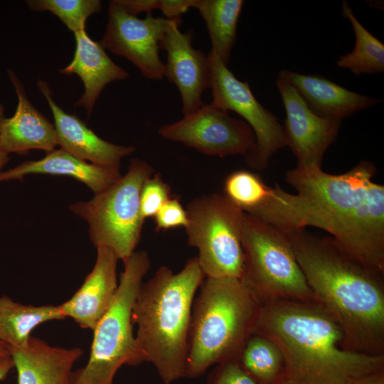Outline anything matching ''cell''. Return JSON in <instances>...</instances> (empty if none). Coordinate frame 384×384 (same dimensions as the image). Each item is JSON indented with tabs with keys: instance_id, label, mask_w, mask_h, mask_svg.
Returning <instances> with one entry per match:
<instances>
[{
	"instance_id": "cell-13",
	"label": "cell",
	"mask_w": 384,
	"mask_h": 384,
	"mask_svg": "<svg viewBox=\"0 0 384 384\" xmlns=\"http://www.w3.org/2000/svg\"><path fill=\"white\" fill-rule=\"evenodd\" d=\"M276 84L286 112V146L296 157L297 166L321 168L325 152L336 141L342 121L316 114L284 79L278 76Z\"/></svg>"
},
{
	"instance_id": "cell-8",
	"label": "cell",
	"mask_w": 384,
	"mask_h": 384,
	"mask_svg": "<svg viewBox=\"0 0 384 384\" xmlns=\"http://www.w3.org/2000/svg\"><path fill=\"white\" fill-rule=\"evenodd\" d=\"M153 168L139 159L130 161L128 171L115 183L88 201H78L70 210L86 220L90 238L96 247L104 246L125 263L139 242L144 220L140 194Z\"/></svg>"
},
{
	"instance_id": "cell-32",
	"label": "cell",
	"mask_w": 384,
	"mask_h": 384,
	"mask_svg": "<svg viewBox=\"0 0 384 384\" xmlns=\"http://www.w3.org/2000/svg\"><path fill=\"white\" fill-rule=\"evenodd\" d=\"M115 2L122 7L129 14L137 16L141 12L151 11L159 9L160 0H114Z\"/></svg>"
},
{
	"instance_id": "cell-6",
	"label": "cell",
	"mask_w": 384,
	"mask_h": 384,
	"mask_svg": "<svg viewBox=\"0 0 384 384\" xmlns=\"http://www.w3.org/2000/svg\"><path fill=\"white\" fill-rule=\"evenodd\" d=\"M240 281L260 304L276 300L316 302L286 233L244 213Z\"/></svg>"
},
{
	"instance_id": "cell-34",
	"label": "cell",
	"mask_w": 384,
	"mask_h": 384,
	"mask_svg": "<svg viewBox=\"0 0 384 384\" xmlns=\"http://www.w3.org/2000/svg\"><path fill=\"white\" fill-rule=\"evenodd\" d=\"M14 368L11 356L0 358V382L4 380L10 370Z\"/></svg>"
},
{
	"instance_id": "cell-30",
	"label": "cell",
	"mask_w": 384,
	"mask_h": 384,
	"mask_svg": "<svg viewBox=\"0 0 384 384\" xmlns=\"http://www.w3.org/2000/svg\"><path fill=\"white\" fill-rule=\"evenodd\" d=\"M208 384H258L238 364L230 361L216 365L208 377Z\"/></svg>"
},
{
	"instance_id": "cell-28",
	"label": "cell",
	"mask_w": 384,
	"mask_h": 384,
	"mask_svg": "<svg viewBox=\"0 0 384 384\" xmlns=\"http://www.w3.org/2000/svg\"><path fill=\"white\" fill-rule=\"evenodd\" d=\"M171 196V187L161 174H152L145 181L141 191L140 209L143 219L154 218Z\"/></svg>"
},
{
	"instance_id": "cell-7",
	"label": "cell",
	"mask_w": 384,
	"mask_h": 384,
	"mask_svg": "<svg viewBox=\"0 0 384 384\" xmlns=\"http://www.w3.org/2000/svg\"><path fill=\"white\" fill-rule=\"evenodd\" d=\"M124 265L114 299L93 330L89 359L85 366L73 372L71 384H112L122 366L141 364L132 311L151 262L147 252L139 250Z\"/></svg>"
},
{
	"instance_id": "cell-17",
	"label": "cell",
	"mask_w": 384,
	"mask_h": 384,
	"mask_svg": "<svg viewBox=\"0 0 384 384\" xmlns=\"http://www.w3.org/2000/svg\"><path fill=\"white\" fill-rule=\"evenodd\" d=\"M18 96L14 116L0 122V150L6 154H26L30 149L46 153L58 145L54 124L29 102L23 86L11 70H7Z\"/></svg>"
},
{
	"instance_id": "cell-3",
	"label": "cell",
	"mask_w": 384,
	"mask_h": 384,
	"mask_svg": "<svg viewBox=\"0 0 384 384\" xmlns=\"http://www.w3.org/2000/svg\"><path fill=\"white\" fill-rule=\"evenodd\" d=\"M253 333L279 348L284 384H346L384 370V354L346 349L341 326L316 302L276 300L260 305Z\"/></svg>"
},
{
	"instance_id": "cell-33",
	"label": "cell",
	"mask_w": 384,
	"mask_h": 384,
	"mask_svg": "<svg viewBox=\"0 0 384 384\" xmlns=\"http://www.w3.org/2000/svg\"><path fill=\"white\" fill-rule=\"evenodd\" d=\"M346 384H384V370L352 378Z\"/></svg>"
},
{
	"instance_id": "cell-37",
	"label": "cell",
	"mask_w": 384,
	"mask_h": 384,
	"mask_svg": "<svg viewBox=\"0 0 384 384\" xmlns=\"http://www.w3.org/2000/svg\"><path fill=\"white\" fill-rule=\"evenodd\" d=\"M4 109L3 105L0 103V122L4 117Z\"/></svg>"
},
{
	"instance_id": "cell-18",
	"label": "cell",
	"mask_w": 384,
	"mask_h": 384,
	"mask_svg": "<svg viewBox=\"0 0 384 384\" xmlns=\"http://www.w3.org/2000/svg\"><path fill=\"white\" fill-rule=\"evenodd\" d=\"M17 372V384H71L73 367L83 354L31 336L23 347L9 349Z\"/></svg>"
},
{
	"instance_id": "cell-20",
	"label": "cell",
	"mask_w": 384,
	"mask_h": 384,
	"mask_svg": "<svg viewBox=\"0 0 384 384\" xmlns=\"http://www.w3.org/2000/svg\"><path fill=\"white\" fill-rule=\"evenodd\" d=\"M74 34L76 47L73 59L67 67L60 70V73L76 74L82 80L85 91L75 105L83 107L89 117L105 85L126 79L129 73L115 64L101 43L92 40L85 29Z\"/></svg>"
},
{
	"instance_id": "cell-21",
	"label": "cell",
	"mask_w": 384,
	"mask_h": 384,
	"mask_svg": "<svg viewBox=\"0 0 384 384\" xmlns=\"http://www.w3.org/2000/svg\"><path fill=\"white\" fill-rule=\"evenodd\" d=\"M68 176L87 185L97 193L117 181L122 175L119 167H109L88 163L65 149H53L45 157L26 161L18 166L0 172V182L12 179L22 180L28 174Z\"/></svg>"
},
{
	"instance_id": "cell-22",
	"label": "cell",
	"mask_w": 384,
	"mask_h": 384,
	"mask_svg": "<svg viewBox=\"0 0 384 384\" xmlns=\"http://www.w3.org/2000/svg\"><path fill=\"white\" fill-rule=\"evenodd\" d=\"M65 319L59 305H26L0 297V342L9 349L26 346L32 331L50 321Z\"/></svg>"
},
{
	"instance_id": "cell-24",
	"label": "cell",
	"mask_w": 384,
	"mask_h": 384,
	"mask_svg": "<svg viewBox=\"0 0 384 384\" xmlns=\"http://www.w3.org/2000/svg\"><path fill=\"white\" fill-rule=\"evenodd\" d=\"M258 384H284L285 364L283 356L268 338L252 333L235 360Z\"/></svg>"
},
{
	"instance_id": "cell-26",
	"label": "cell",
	"mask_w": 384,
	"mask_h": 384,
	"mask_svg": "<svg viewBox=\"0 0 384 384\" xmlns=\"http://www.w3.org/2000/svg\"><path fill=\"white\" fill-rule=\"evenodd\" d=\"M271 187L255 173L237 170L229 174L223 183L224 195L244 213L251 214L267 201Z\"/></svg>"
},
{
	"instance_id": "cell-1",
	"label": "cell",
	"mask_w": 384,
	"mask_h": 384,
	"mask_svg": "<svg viewBox=\"0 0 384 384\" xmlns=\"http://www.w3.org/2000/svg\"><path fill=\"white\" fill-rule=\"evenodd\" d=\"M376 171L367 160L341 174L296 166L286 171L285 180L297 193L271 187L265 203L250 215L284 233L307 226L323 229L384 271V186L373 181Z\"/></svg>"
},
{
	"instance_id": "cell-15",
	"label": "cell",
	"mask_w": 384,
	"mask_h": 384,
	"mask_svg": "<svg viewBox=\"0 0 384 384\" xmlns=\"http://www.w3.org/2000/svg\"><path fill=\"white\" fill-rule=\"evenodd\" d=\"M118 260L110 249L97 247L92 270L73 297L59 305L65 318H72L82 329H95L114 299Z\"/></svg>"
},
{
	"instance_id": "cell-19",
	"label": "cell",
	"mask_w": 384,
	"mask_h": 384,
	"mask_svg": "<svg viewBox=\"0 0 384 384\" xmlns=\"http://www.w3.org/2000/svg\"><path fill=\"white\" fill-rule=\"evenodd\" d=\"M278 76L290 83L309 108L324 118L342 121L382 101L351 91L321 75H303L284 69Z\"/></svg>"
},
{
	"instance_id": "cell-2",
	"label": "cell",
	"mask_w": 384,
	"mask_h": 384,
	"mask_svg": "<svg viewBox=\"0 0 384 384\" xmlns=\"http://www.w3.org/2000/svg\"><path fill=\"white\" fill-rule=\"evenodd\" d=\"M286 233L317 303L341 326L345 348L384 354V271L331 236L305 228Z\"/></svg>"
},
{
	"instance_id": "cell-31",
	"label": "cell",
	"mask_w": 384,
	"mask_h": 384,
	"mask_svg": "<svg viewBox=\"0 0 384 384\" xmlns=\"http://www.w3.org/2000/svg\"><path fill=\"white\" fill-rule=\"evenodd\" d=\"M194 0H160L159 9L168 19H181V16L189 8Z\"/></svg>"
},
{
	"instance_id": "cell-9",
	"label": "cell",
	"mask_w": 384,
	"mask_h": 384,
	"mask_svg": "<svg viewBox=\"0 0 384 384\" xmlns=\"http://www.w3.org/2000/svg\"><path fill=\"white\" fill-rule=\"evenodd\" d=\"M188 243L206 277L240 279L244 268L241 241L244 212L224 194L203 195L187 206Z\"/></svg>"
},
{
	"instance_id": "cell-25",
	"label": "cell",
	"mask_w": 384,
	"mask_h": 384,
	"mask_svg": "<svg viewBox=\"0 0 384 384\" xmlns=\"http://www.w3.org/2000/svg\"><path fill=\"white\" fill-rule=\"evenodd\" d=\"M341 14L351 22L356 42L351 52L339 56L336 65L348 69L356 77L383 73L384 44L360 23L346 1L342 3Z\"/></svg>"
},
{
	"instance_id": "cell-11",
	"label": "cell",
	"mask_w": 384,
	"mask_h": 384,
	"mask_svg": "<svg viewBox=\"0 0 384 384\" xmlns=\"http://www.w3.org/2000/svg\"><path fill=\"white\" fill-rule=\"evenodd\" d=\"M158 133L165 139L181 142L203 154L220 157L245 156L255 142L247 123L211 103L203 104L178 121L162 125Z\"/></svg>"
},
{
	"instance_id": "cell-10",
	"label": "cell",
	"mask_w": 384,
	"mask_h": 384,
	"mask_svg": "<svg viewBox=\"0 0 384 384\" xmlns=\"http://www.w3.org/2000/svg\"><path fill=\"white\" fill-rule=\"evenodd\" d=\"M210 88L213 105L240 115L252 129L255 142L245 155L246 164L263 170L270 158L286 146L283 125L255 97L247 81L238 80L228 65L209 53Z\"/></svg>"
},
{
	"instance_id": "cell-16",
	"label": "cell",
	"mask_w": 384,
	"mask_h": 384,
	"mask_svg": "<svg viewBox=\"0 0 384 384\" xmlns=\"http://www.w3.org/2000/svg\"><path fill=\"white\" fill-rule=\"evenodd\" d=\"M37 85L51 110L58 144L62 149L93 164L109 167H119L122 158L135 151L132 145H117L99 137L77 116L57 105L46 82L39 80Z\"/></svg>"
},
{
	"instance_id": "cell-12",
	"label": "cell",
	"mask_w": 384,
	"mask_h": 384,
	"mask_svg": "<svg viewBox=\"0 0 384 384\" xmlns=\"http://www.w3.org/2000/svg\"><path fill=\"white\" fill-rule=\"evenodd\" d=\"M108 22L100 41L104 48L131 61L151 80L164 77L159 57L160 42L173 19L148 14L139 18L127 13L114 0L110 1Z\"/></svg>"
},
{
	"instance_id": "cell-38",
	"label": "cell",
	"mask_w": 384,
	"mask_h": 384,
	"mask_svg": "<svg viewBox=\"0 0 384 384\" xmlns=\"http://www.w3.org/2000/svg\"></svg>"
},
{
	"instance_id": "cell-4",
	"label": "cell",
	"mask_w": 384,
	"mask_h": 384,
	"mask_svg": "<svg viewBox=\"0 0 384 384\" xmlns=\"http://www.w3.org/2000/svg\"><path fill=\"white\" fill-rule=\"evenodd\" d=\"M205 277L197 257L175 274L161 266L142 284L135 299L132 321L137 326L141 363H152L166 384L186 377L192 306Z\"/></svg>"
},
{
	"instance_id": "cell-35",
	"label": "cell",
	"mask_w": 384,
	"mask_h": 384,
	"mask_svg": "<svg viewBox=\"0 0 384 384\" xmlns=\"http://www.w3.org/2000/svg\"><path fill=\"white\" fill-rule=\"evenodd\" d=\"M9 158L8 154L0 150V172L3 166L7 163Z\"/></svg>"
},
{
	"instance_id": "cell-14",
	"label": "cell",
	"mask_w": 384,
	"mask_h": 384,
	"mask_svg": "<svg viewBox=\"0 0 384 384\" xmlns=\"http://www.w3.org/2000/svg\"><path fill=\"white\" fill-rule=\"evenodd\" d=\"M181 19H173L160 42L166 51L164 77L174 84L180 93L183 116L204 103L201 96L210 88V71L208 55L192 45L193 30L181 32Z\"/></svg>"
},
{
	"instance_id": "cell-23",
	"label": "cell",
	"mask_w": 384,
	"mask_h": 384,
	"mask_svg": "<svg viewBox=\"0 0 384 384\" xmlns=\"http://www.w3.org/2000/svg\"><path fill=\"white\" fill-rule=\"evenodd\" d=\"M244 1L242 0H194L204 20L211 42L210 53L224 64L230 63L235 43L237 26Z\"/></svg>"
},
{
	"instance_id": "cell-29",
	"label": "cell",
	"mask_w": 384,
	"mask_h": 384,
	"mask_svg": "<svg viewBox=\"0 0 384 384\" xmlns=\"http://www.w3.org/2000/svg\"><path fill=\"white\" fill-rule=\"evenodd\" d=\"M156 232L179 227L186 228L188 223L186 210L178 196H171L154 217Z\"/></svg>"
},
{
	"instance_id": "cell-5",
	"label": "cell",
	"mask_w": 384,
	"mask_h": 384,
	"mask_svg": "<svg viewBox=\"0 0 384 384\" xmlns=\"http://www.w3.org/2000/svg\"><path fill=\"white\" fill-rule=\"evenodd\" d=\"M259 307L240 279L205 277L192 306L186 377L235 361L253 333Z\"/></svg>"
},
{
	"instance_id": "cell-36",
	"label": "cell",
	"mask_w": 384,
	"mask_h": 384,
	"mask_svg": "<svg viewBox=\"0 0 384 384\" xmlns=\"http://www.w3.org/2000/svg\"><path fill=\"white\" fill-rule=\"evenodd\" d=\"M10 356L9 351L7 347L0 342V358H5Z\"/></svg>"
},
{
	"instance_id": "cell-27",
	"label": "cell",
	"mask_w": 384,
	"mask_h": 384,
	"mask_svg": "<svg viewBox=\"0 0 384 384\" xmlns=\"http://www.w3.org/2000/svg\"><path fill=\"white\" fill-rule=\"evenodd\" d=\"M26 4L32 10L53 13L74 33L85 29L89 16L102 11L99 0H29Z\"/></svg>"
}]
</instances>
